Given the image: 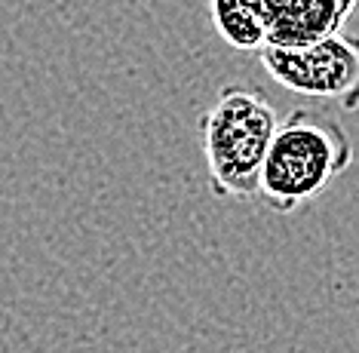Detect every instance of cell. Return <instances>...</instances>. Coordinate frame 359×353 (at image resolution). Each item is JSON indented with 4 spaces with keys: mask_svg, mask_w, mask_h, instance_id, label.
Instances as JSON below:
<instances>
[{
    "mask_svg": "<svg viewBox=\"0 0 359 353\" xmlns=\"http://www.w3.org/2000/svg\"><path fill=\"white\" fill-rule=\"evenodd\" d=\"M261 65L283 89L359 108V37L332 31L304 46H264Z\"/></svg>",
    "mask_w": 359,
    "mask_h": 353,
    "instance_id": "obj_3",
    "label": "cell"
},
{
    "mask_svg": "<svg viewBox=\"0 0 359 353\" xmlns=\"http://www.w3.org/2000/svg\"><path fill=\"white\" fill-rule=\"evenodd\" d=\"M264 46H304L347 22L341 0H261Z\"/></svg>",
    "mask_w": 359,
    "mask_h": 353,
    "instance_id": "obj_4",
    "label": "cell"
},
{
    "mask_svg": "<svg viewBox=\"0 0 359 353\" xmlns=\"http://www.w3.org/2000/svg\"><path fill=\"white\" fill-rule=\"evenodd\" d=\"M356 6H359V0H341V10H344L347 19H350V15H353Z\"/></svg>",
    "mask_w": 359,
    "mask_h": 353,
    "instance_id": "obj_6",
    "label": "cell"
},
{
    "mask_svg": "<svg viewBox=\"0 0 359 353\" xmlns=\"http://www.w3.org/2000/svg\"><path fill=\"white\" fill-rule=\"evenodd\" d=\"M280 114L258 86L227 84L215 93L200 120L209 191L222 200H249L258 194V172Z\"/></svg>",
    "mask_w": 359,
    "mask_h": 353,
    "instance_id": "obj_2",
    "label": "cell"
},
{
    "mask_svg": "<svg viewBox=\"0 0 359 353\" xmlns=\"http://www.w3.org/2000/svg\"><path fill=\"white\" fill-rule=\"evenodd\" d=\"M209 15L218 37L243 53H261L267 44L261 0H209Z\"/></svg>",
    "mask_w": 359,
    "mask_h": 353,
    "instance_id": "obj_5",
    "label": "cell"
},
{
    "mask_svg": "<svg viewBox=\"0 0 359 353\" xmlns=\"http://www.w3.org/2000/svg\"><path fill=\"white\" fill-rule=\"evenodd\" d=\"M353 163V142L338 120L295 108L276 123L258 172V194L273 212L292 215L320 200Z\"/></svg>",
    "mask_w": 359,
    "mask_h": 353,
    "instance_id": "obj_1",
    "label": "cell"
}]
</instances>
